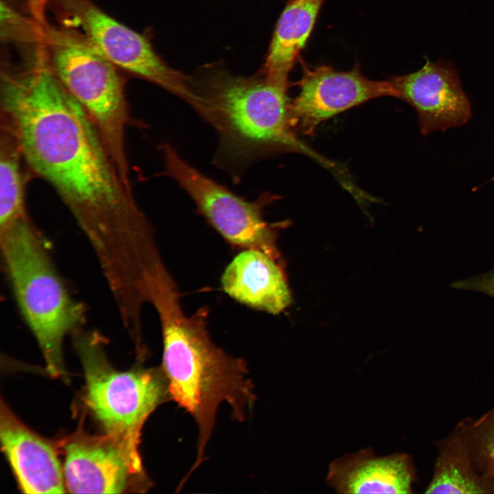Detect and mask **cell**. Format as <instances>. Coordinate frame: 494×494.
<instances>
[{
    "instance_id": "obj_1",
    "label": "cell",
    "mask_w": 494,
    "mask_h": 494,
    "mask_svg": "<svg viewBox=\"0 0 494 494\" xmlns=\"http://www.w3.org/2000/svg\"><path fill=\"white\" fill-rule=\"evenodd\" d=\"M0 128L14 139L27 170L65 204L102 272L127 274L147 259L156 242L132 185L44 57L2 67Z\"/></svg>"
},
{
    "instance_id": "obj_2",
    "label": "cell",
    "mask_w": 494,
    "mask_h": 494,
    "mask_svg": "<svg viewBox=\"0 0 494 494\" xmlns=\"http://www.w3.org/2000/svg\"><path fill=\"white\" fill-rule=\"evenodd\" d=\"M150 305L158 314L163 338L162 370L171 400L194 419L197 457L189 474L204 461L217 408L226 403L231 416L243 422L256 400L247 364L216 346L207 329V311L187 314L174 281L164 284Z\"/></svg>"
},
{
    "instance_id": "obj_3",
    "label": "cell",
    "mask_w": 494,
    "mask_h": 494,
    "mask_svg": "<svg viewBox=\"0 0 494 494\" xmlns=\"http://www.w3.org/2000/svg\"><path fill=\"white\" fill-rule=\"evenodd\" d=\"M288 86L271 81L261 73L244 77L215 71L207 75L198 89L194 87L201 99L198 114L218 133L219 163L242 168L266 155L296 152L335 176L341 172V166L298 137Z\"/></svg>"
},
{
    "instance_id": "obj_4",
    "label": "cell",
    "mask_w": 494,
    "mask_h": 494,
    "mask_svg": "<svg viewBox=\"0 0 494 494\" xmlns=\"http://www.w3.org/2000/svg\"><path fill=\"white\" fill-rule=\"evenodd\" d=\"M5 272L16 306L45 359L49 373L62 374V343L82 329L84 305L71 296L48 242L28 214L0 228Z\"/></svg>"
},
{
    "instance_id": "obj_5",
    "label": "cell",
    "mask_w": 494,
    "mask_h": 494,
    "mask_svg": "<svg viewBox=\"0 0 494 494\" xmlns=\"http://www.w3.org/2000/svg\"><path fill=\"white\" fill-rule=\"evenodd\" d=\"M73 336L84 368L89 407L125 456L133 474L149 484L139 447L148 416L171 400L162 368L117 371L106 356L104 340L98 332L80 329Z\"/></svg>"
},
{
    "instance_id": "obj_6",
    "label": "cell",
    "mask_w": 494,
    "mask_h": 494,
    "mask_svg": "<svg viewBox=\"0 0 494 494\" xmlns=\"http://www.w3.org/2000/svg\"><path fill=\"white\" fill-rule=\"evenodd\" d=\"M41 33L49 67L89 115L122 177L131 184L126 137L133 121L120 70L76 29L48 24Z\"/></svg>"
},
{
    "instance_id": "obj_7",
    "label": "cell",
    "mask_w": 494,
    "mask_h": 494,
    "mask_svg": "<svg viewBox=\"0 0 494 494\" xmlns=\"http://www.w3.org/2000/svg\"><path fill=\"white\" fill-rule=\"evenodd\" d=\"M64 26L80 31L119 70L174 94L195 110L200 99L191 81L167 65L149 40L106 14L91 0H51Z\"/></svg>"
},
{
    "instance_id": "obj_8",
    "label": "cell",
    "mask_w": 494,
    "mask_h": 494,
    "mask_svg": "<svg viewBox=\"0 0 494 494\" xmlns=\"http://www.w3.org/2000/svg\"><path fill=\"white\" fill-rule=\"evenodd\" d=\"M165 175L188 193L198 211L230 244L264 252L279 262L276 233L264 219L265 207L277 198L262 193L254 201L237 196L187 162L171 145L161 147Z\"/></svg>"
},
{
    "instance_id": "obj_9",
    "label": "cell",
    "mask_w": 494,
    "mask_h": 494,
    "mask_svg": "<svg viewBox=\"0 0 494 494\" xmlns=\"http://www.w3.org/2000/svg\"><path fill=\"white\" fill-rule=\"evenodd\" d=\"M302 66V78L297 83L300 91L291 101V113L296 131L303 134L312 136L322 122L370 99L395 97L389 80L368 79L358 65L344 72L325 65Z\"/></svg>"
},
{
    "instance_id": "obj_10",
    "label": "cell",
    "mask_w": 494,
    "mask_h": 494,
    "mask_svg": "<svg viewBox=\"0 0 494 494\" xmlns=\"http://www.w3.org/2000/svg\"><path fill=\"white\" fill-rule=\"evenodd\" d=\"M388 80L395 97L416 110L425 136L462 126L471 117L469 99L457 72L449 64L427 61L419 70Z\"/></svg>"
},
{
    "instance_id": "obj_11",
    "label": "cell",
    "mask_w": 494,
    "mask_h": 494,
    "mask_svg": "<svg viewBox=\"0 0 494 494\" xmlns=\"http://www.w3.org/2000/svg\"><path fill=\"white\" fill-rule=\"evenodd\" d=\"M0 438L23 493H64V473L54 448L22 423L3 401Z\"/></svg>"
},
{
    "instance_id": "obj_12",
    "label": "cell",
    "mask_w": 494,
    "mask_h": 494,
    "mask_svg": "<svg viewBox=\"0 0 494 494\" xmlns=\"http://www.w3.org/2000/svg\"><path fill=\"white\" fill-rule=\"evenodd\" d=\"M63 473L66 487L73 493H119L132 476L140 481L106 435H80L70 440L65 447Z\"/></svg>"
},
{
    "instance_id": "obj_13",
    "label": "cell",
    "mask_w": 494,
    "mask_h": 494,
    "mask_svg": "<svg viewBox=\"0 0 494 494\" xmlns=\"http://www.w3.org/2000/svg\"><path fill=\"white\" fill-rule=\"evenodd\" d=\"M221 285L237 302L272 314L282 312L292 301L279 262L257 249L237 254L225 268Z\"/></svg>"
},
{
    "instance_id": "obj_14",
    "label": "cell",
    "mask_w": 494,
    "mask_h": 494,
    "mask_svg": "<svg viewBox=\"0 0 494 494\" xmlns=\"http://www.w3.org/2000/svg\"><path fill=\"white\" fill-rule=\"evenodd\" d=\"M414 480L409 455L377 456L370 447L333 461L326 478L340 493H410Z\"/></svg>"
},
{
    "instance_id": "obj_15",
    "label": "cell",
    "mask_w": 494,
    "mask_h": 494,
    "mask_svg": "<svg viewBox=\"0 0 494 494\" xmlns=\"http://www.w3.org/2000/svg\"><path fill=\"white\" fill-rule=\"evenodd\" d=\"M324 0H290L281 14L261 73L289 86L288 75L311 32Z\"/></svg>"
},
{
    "instance_id": "obj_16",
    "label": "cell",
    "mask_w": 494,
    "mask_h": 494,
    "mask_svg": "<svg viewBox=\"0 0 494 494\" xmlns=\"http://www.w3.org/2000/svg\"><path fill=\"white\" fill-rule=\"evenodd\" d=\"M427 493H494V479L478 469L461 422L438 444Z\"/></svg>"
},
{
    "instance_id": "obj_17",
    "label": "cell",
    "mask_w": 494,
    "mask_h": 494,
    "mask_svg": "<svg viewBox=\"0 0 494 494\" xmlns=\"http://www.w3.org/2000/svg\"><path fill=\"white\" fill-rule=\"evenodd\" d=\"M461 423L478 469L494 479V407L478 419Z\"/></svg>"
},
{
    "instance_id": "obj_18",
    "label": "cell",
    "mask_w": 494,
    "mask_h": 494,
    "mask_svg": "<svg viewBox=\"0 0 494 494\" xmlns=\"http://www.w3.org/2000/svg\"><path fill=\"white\" fill-rule=\"evenodd\" d=\"M450 286L457 290L480 292L494 298V269L480 275L454 281Z\"/></svg>"
},
{
    "instance_id": "obj_19",
    "label": "cell",
    "mask_w": 494,
    "mask_h": 494,
    "mask_svg": "<svg viewBox=\"0 0 494 494\" xmlns=\"http://www.w3.org/2000/svg\"><path fill=\"white\" fill-rule=\"evenodd\" d=\"M32 19L38 25H48L46 16L47 8L51 0H23Z\"/></svg>"
}]
</instances>
